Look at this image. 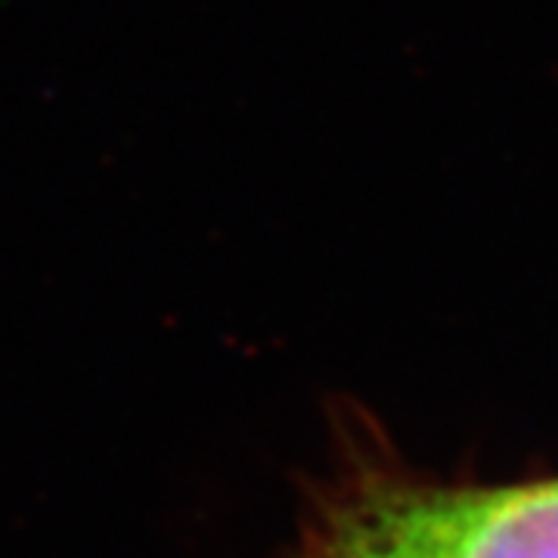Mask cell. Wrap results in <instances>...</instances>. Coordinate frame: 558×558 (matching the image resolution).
Returning a JSON list of instances; mask_svg holds the SVG:
<instances>
[{"mask_svg":"<svg viewBox=\"0 0 558 558\" xmlns=\"http://www.w3.org/2000/svg\"><path fill=\"white\" fill-rule=\"evenodd\" d=\"M299 558H558V481H351L319 499Z\"/></svg>","mask_w":558,"mask_h":558,"instance_id":"6da1fadb","label":"cell"}]
</instances>
